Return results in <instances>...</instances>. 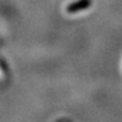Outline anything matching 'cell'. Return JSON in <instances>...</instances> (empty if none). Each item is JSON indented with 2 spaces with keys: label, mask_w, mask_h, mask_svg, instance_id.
<instances>
[{
  "label": "cell",
  "mask_w": 122,
  "mask_h": 122,
  "mask_svg": "<svg viewBox=\"0 0 122 122\" xmlns=\"http://www.w3.org/2000/svg\"><path fill=\"white\" fill-rule=\"evenodd\" d=\"M91 4H92L91 0H79L77 2H74V3L70 4L66 8V12L67 13H77L81 10L88 9Z\"/></svg>",
  "instance_id": "6da1fadb"
}]
</instances>
